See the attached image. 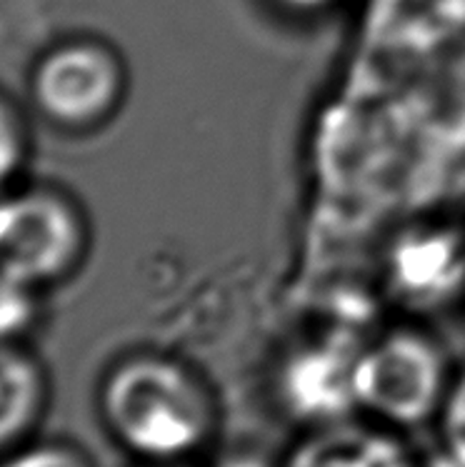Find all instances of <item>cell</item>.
<instances>
[{
	"label": "cell",
	"instance_id": "6da1fadb",
	"mask_svg": "<svg viewBox=\"0 0 465 467\" xmlns=\"http://www.w3.org/2000/svg\"><path fill=\"white\" fill-rule=\"evenodd\" d=\"M111 438L141 462H188L218 430V400L198 372L163 353H135L100 382Z\"/></svg>",
	"mask_w": 465,
	"mask_h": 467
},
{
	"label": "cell",
	"instance_id": "7a4b0ae2",
	"mask_svg": "<svg viewBox=\"0 0 465 467\" xmlns=\"http://www.w3.org/2000/svg\"><path fill=\"white\" fill-rule=\"evenodd\" d=\"M446 355L418 330H390L353 363L355 410L383 428L406 430L436 422L450 385Z\"/></svg>",
	"mask_w": 465,
	"mask_h": 467
},
{
	"label": "cell",
	"instance_id": "3957f363",
	"mask_svg": "<svg viewBox=\"0 0 465 467\" xmlns=\"http://www.w3.org/2000/svg\"><path fill=\"white\" fill-rule=\"evenodd\" d=\"M80 250L73 210L53 195H23L0 202V273L38 283L63 273Z\"/></svg>",
	"mask_w": 465,
	"mask_h": 467
},
{
	"label": "cell",
	"instance_id": "277c9868",
	"mask_svg": "<svg viewBox=\"0 0 465 467\" xmlns=\"http://www.w3.org/2000/svg\"><path fill=\"white\" fill-rule=\"evenodd\" d=\"M36 93L48 113L63 123H93L115 108L123 93V67L100 46H70L48 56L36 76Z\"/></svg>",
	"mask_w": 465,
	"mask_h": 467
},
{
	"label": "cell",
	"instance_id": "5b68a950",
	"mask_svg": "<svg viewBox=\"0 0 465 467\" xmlns=\"http://www.w3.org/2000/svg\"><path fill=\"white\" fill-rule=\"evenodd\" d=\"M278 467H423L398 430L373 420L318 425L295 442Z\"/></svg>",
	"mask_w": 465,
	"mask_h": 467
},
{
	"label": "cell",
	"instance_id": "8992f818",
	"mask_svg": "<svg viewBox=\"0 0 465 467\" xmlns=\"http://www.w3.org/2000/svg\"><path fill=\"white\" fill-rule=\"evenodd\" d=\"M390 277L416 306H438L465 283V245L450 230H416L390 255Z\"/></svg>",
	"mask_w": 465,
	"mask_h": 467
},
{
	"label": "cell",
	"instance_id": "52a82bcc",
	"mask_svg": "<svg viewBox=\"0 0 465 467\" xmlns=\"http://www.w3.org/2000/svg\"><path fill=\"white\" fill-rule=\"evenodd\" d=\"M353 363L355 355L335 348H313L298 355L283 375V398L291 410L313 428L358 412L353 398Z\"/></svg>",
	"mask_w": 465,
	"mask_h": 467
},
{
	"label": "cell",
	"instance_id": "ba28073f",
	"mask_svg": "<svg viewBox=\"0 0 465 467\" xmlns=\"http://www.w3.org/2000/svg\"><path fill=\"white\" fill-rule=\"evenodd\" d=\"M48 382L40 365L0 345V458L18 450L43 420Z\"/></svg>",
	"mask_w": 465,
	"mask_h": 467
},
{
	"label": "cell",
	"instance_id": "9c48e42d",
	"mask_svg": "<svg viewBox=\"0 0 465 467\" xmlns=\"http://www.w3.org/2000/svg\"><path fill=\"white\" fill-rule=\"evenodd\" d=\"M436 428L440 440L438 452L465 467V370L450 378L443 405L436 415Z\"/></svg>",
	"mask_w": 465,
	"mask_h": 467
},
{
	"label": "cell",
	"instance_id": "30bf717a",
	"mask_svg": "<svg viewBox=\"0 0 465 467\" xmlns=\"http://www.w3.org/2000/svg\"><path fill=\"white\" fill-rule=\"evenodd\" d=\"M0 467H95L83 450L66 442H40L8 452L0 458Z\"/></svg>",
	"mask_w": 465,
	"mask_h": 467
},
{
	"label": "cell",
	"instance_id": "8fae6325",
	"mask_svg": "<svg viewBox=\"0 0 465 467\" xmlns=\"http://www.w3.org/2000/svg\"><path fill=\"white\" fill-rule=\"evenodd\" d=\"M33 317L28 285L0 273V340L20 333Z\"/></svg>",
	"mask_w": 465,
	"mask_h": 467
},
{
	"label": "cell",
	"instance_id": "7c38bea8",
	"mask_svg": "<svg viewBox=\"0 0 465 467\" xmlns=\"http://www.w3.org/2000/svg\"><path fill=\"white\" fill-rule=\"evenodd\" d=\"M18 161V138L13 133L8 115L0 108V182L5 181Z\"/></svg>",
	"mask_w": 465,
	"mask_h": 467
},
{
	"label": "cell",
	"instance_id": "4fadbf2b",
	"mask_svg": "<svg viewBox=\"0 0 465 467\" xmlns=\"http://www.w3.org/2000/svg\"><path fill=\"white\" fill-rule=\"evenodd\" d=\"M213 467H278L266 462L263 458H258V455H250V452H233L228 458H220L218 462Z\"/></svg>",
	"mask_w": 465,
	"mask_h": 467
},
{
	"label": "cell",
	"instance_id": "5bb4252c",
	"mask_svg": "<svg viewBox=\"0 0 465 467\" xmlns=\"http://www.w3.org/2000/svg\"><path fill=\"white\" fill-rule=\"evenodd\" d=\"M143 467H193L190 462H143Z\"/></svg>",
	"mask_w": 465,
	"mask_h": 467
}]
</instances>
